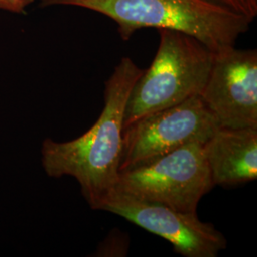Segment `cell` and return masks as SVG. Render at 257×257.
Segmentation results:
<instances>
[{"label":"cell","instance_id":"6da1fadb","mask_svg":"<svg viewBox=\"0 0 257 257\" xmlns=\"http://www.w3.org/2000/svg\"><path fill=\"white\" fill-rule=\"evenodd\" d=\"M143 71L132 58L122 57L105 83L104 108L92 128L71 141L46 138L42 143L41 162L47 175L74 177L92 210H100L117 182L125 108Z\"/></svg>","mask_w":257,"mask_h":257},{"label":"cell","instance_id":"7a4b0ae2","mask_svg":"<svg viewBox=\"0 0 257 257\" xmlns=\"http://www.w3.org/2000/svg\"><path fill=\"white\" fill-rule=\"evenodd\" d=\"M73 6L111 19L123 40L141 29L173 30L201 41L213 53L235 45L248 30L244 17L205 0H41L40 7Z\"/></svg>","mask_w":257,"mask_h":257},{"label":"cell","instance_id":"3957f363","mask_svg":"<svg viewBox=\"0 0 257 257\" xmlns=\"http://www.w3.org/2000/svg\"><path fill=\"white\" fill-rule=\"evenodd\" d=\"M159 46L130 93L124 127L150 113L200 95L214 53L198 39L173 30H158Z\"/></svg>","mask_w":257,"mask_h":257},{"label":"cell","instance_id":"277c9868","mask_svg":"<svg viewBox=\"0 0 257 257\" xmlns=\"http://www.w3.org/2000/svg\"><path fill=\"white\" fill-rule=\"evenodd\" d=\"M204 144L193 141L147 164L121 172L114 189L183 212H196L214 187Z\"/></svg>","mask_w":257,"mask_h":257},{"label":"cell","instance_id":"5b68a950","mask_svg":"<svg viewBox=\"0 0 257 257\" xmlns=\"http://www.w3.org/2000/svg\"><path fill=\"white\" fill-rule=\"evenodd\" d=\"M219 128L200 95L142 116L124 127L119 173L147 164L190 142L206 143Z\"/></svg>","mask_w":257,"mask_h":257},{"label":"cell","instance_id":"8992f818","mask_svg":"<svg viewBox=\"0 0 257 257\" xmlns=\"http://www.w3.org/2000/svg\"><path fill=\"white\" fill-rule=\"evenodd\" d=\"M99 211L116 214L165 239L185 257H216L227 247L225 236L211 223L200 220L196 212L176 211L116 189L105 198Z\"/></svg>","mask_w":257,"mask_h":257},{"label":"cell","instance_id":"52a82bcc","mask_svg":"<svg viewBox=\"0 0 257 257\" xmlns=\"http://www.w3.org/2000/svg\"><path fill=\"white\" fill-rule=\"evenodd\" d=\"M220 127L257 128V52L230 47L214 53L200 94Z\"/></svg>","mask_w":257,"mask_h":257},{"label":"cell","instance_id":"ba28073f","mask_svg":"<svg viewBox=\"0 0 257 257\" xmlns=\"http://www.w3.org/2000/svg\"><path fill=\"white\" fill-rule=\"evenodd\" d=\"M213 186H236L257 178V128L220 127L204 144Z\"/></svg>","mask_w":257,"mask_h":257},{"label":"cell","instance_id":"9c48e42d","mask_svg":"<svg viewBox=\"0 0 257 257\" xmlns=\"http://www.w3.org/2000/svg\"><path fill=\"white\" fill-rule=\"evenodd\" d=\"M231 11L248 19L250 23L256 18L257 0H205Z\"/></svg>","mask_w":257,"mask_h":257},{"label":"cell","instance_id":"30bf717a","mask_svg":"<svg viewBox=\"0 0 257 257\" xmlns=\"http://www.w3.org/2000/svg\"><path fill=\"white\" fill-rule=\"evenodd\" d=\"M35 0H0V11L25 15L28 6Z\"/></svg>","mask_w":257,"mask_h":257}]
</instances>
